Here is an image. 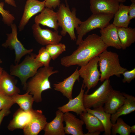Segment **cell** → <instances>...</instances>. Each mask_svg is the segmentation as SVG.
<instances>
[{"instance_id":"18","label":"cell","mask_w":135,"mask_h":135,"mask_svg":"<svg viewBox=\"0 0 135 135\" xmlns=\"http://www.w3.org/2000/svg\"><path fill=\"white\" fill-rule=\"evenodd\" d=\"M35 23L41 24L57 30L59 26L58 23L56 12L52 9L45 8L34 19Z\"/></svg>"},{"instance_id":"33","label":"cell","mask_w":135,"mask_h":135,"mask_svg":"<svg viewBox=\"0 0 135 135\" xmlns=\"http://www.w3.org/2000/svg\"><path fill=\"white\" fill-rule=\"evenodd\" d=\"M14 104L12 96L6 95L0 92V111L4 108H10Z\"/></svg>"},{"instance_id":"24","label":"cell","mask_w":135,"mask_h":135,"mask_svg":"<svg viewBox=\"0 0 135 135\" xmlns=\"http://www.w3.org/2000/svg\"><path fill=\"white\" fill-rule=\"evenodd\" d=\"M86 111L96 116L102 124L104 129V135L111 134V129L112 124L111 120V114L106 112L103 107L101 106L92 109L86 108Z\"/></svg>"},{"instance_id":"32","label":"cell","mask_w":135,"mask_h":135,"mask_svg":"<svg viewBox=\"0 0 135 135\" xmlns=\"http://www.w3.org/2000/svg\"><path fill=\"white\" fill-rule=\"evenodd\" d=\"M4 6L3 2H0V13L4 22L7 25L10 26L13 23L15 18L14 15L10 13L9 11L4 9Z\"/></svg>"},{"instance_id":"14","label":"cell","mask_w":135,"mask_h":135,"mask_svg":"<svg viewBox=\"0 0 135 135\" xmlns=\"http://www.w3.org/2000/svg\"><path fill=\"white\" fill-rule=\"evenodd\" d=\"M118 28L112 24H110L104 28L100 29V37L104 44L108 47H113L120 50L121 45L118 32Z\"/></svg>"},{"instance_id":"31","label":"cell","mask_w":135,"mask_h":135,"mask_svg":"<svg viewBox=\"0 0 135 135\" xmlns=\"http://www.w3.org/2000/svg\"><path fill=\"white\" fill-rule=\"evenodd\" d=\"M51 57L46 47H42L39 50L38 55H36L35 60L42 64L44 67L49 66Z\"/></svg>"},{"instance_id":"17","label":"cell","mask_w":135,"mask_h":135,"mask_svg":"<svg viewBox=\"0 0 135 135\" xmlns=\"http://www.w3.org/2000/svg\"><path fill=\"white\" fill-rule=\"evenodd\" d=\"M84 89L82 84L79 94L74 98L69 99L66 104L58 107V110L63 113L70 112H73L78 115H79L83 112H86L83 100Z\"/></svg>"},{"instance_id":"6","label":"cell","mask_w":135,"mask_h":135,"mask_svg":"<svg viewBox=\"0 0 135 135\" xmlns=\"http://www.w3.org/2000/svg\"><path fill=\"white\" fill-rule=\"evenodd\" d=\"M112 14H92L86 20L82 21L76 30L78 34L76 44L78 45L83 40V38L88 33L98 28L102 29L110 23L114 18Z\"/></svg>"},{"instance_id":"4","label":"cell","mask_w":135,"mask_h":135,"mask_svg":"<svg viewBox=\"0 0 135 135\" xmlns=\"http://www.w3.org/2000/svg\"><path fill=\"white\" fill-rule=\"evenodd\" d=\"M76 9L73 8L71 11L67 2L66 4H60L56 12L58 23L62 29L60 33L62 36H65L68 33L71 40L75 41L76 38L74 29L76 30L82 21L76 16Z\"/></svg>"},{"instance_id":"19","label":"cell","mask_w":135,"mask_h":135,"mask_svg":"<svg viewBox=\"0 0 135 135\" xmlns=\"http://www.w3.org/2000/svg\"><path fill=\"white\" fill-rule=\"evenodd\" d=\"M31 111L26 112L20 108L18 109L14 114L12 119L8 125V129L11 131L18 129L23 130L32 118Z\"/></svg>"},{"instance_id":"16","label":"cell","mask_w":135,"mask_h":135,"mask_svg":"<svg viewBox=\"0 0 135 135\" xmlns=\"http://www.w3.org/2000/svg\"><path fill=\"white\" fill-rule=\"evenodd\" d=\"M64 113L63 119L66 124L64 127L66 134L84 135L82 128L84 124L83 121L69 112Z\"/></svg>"},{"instance_id":"44","label":"cell","mask_w":135,"mask_h":135,"mask_svg":"<svg viewBox=\"0 0 135 135\" xmlns=\"http://www.w3.org/2000/svg\"><path fill=\"white\" fill-rule=\"evenodd\" d=\"M2 62V61L1 59H0V64Z\"/></svg>"},{"instance_id":"42","label":"cell","mask_w":135,"mask_h":135,"mask_svg":"<svg viewBox=\"0 0 135 135\" xmlns=\"http://www.w3.org/2000/svg\"><path fill=\"white\" fill-rule=\"evenodd\" d=\"M117 0L120 3H123L125 2L126 1V0Z\"/></svg>"},{"instance_id":"34","label":"cell","mask_w":135,"mask_h":135,"mask_svg":"<svg viewBox=\"0 0 135 135\" xmlns=\"http://www.w3.org/2000/svg\"><path fill=\"white\" fill-rule=\"evenodd\" d=\"M124 78L122 80V82L130 83L135 78V68L130 70H126L122 74Z\"/></svg>"},{"instance_id":"2","label":"cell","mask_w":135,"mask_h":135,"mask_svg":"<svg viewBox=\"0 0 135 135\" xmlns=\"http://www.w3.org/2000/svg\"><path fill=\"white\" fill-rule=\"evenodd\" d=\"M54 68L49 66H44L38 70L36 73L31 79L26 84L27 92L33 96L35 102H42V94L43 92L52 89L49 78L52 74L58 71L54 70Z\"/></svg>"},{"instance_id":"43","label":"cell","mask_w":135,"mask_h":135,"mask_svg":"<svg viewBox=\"0 0 135 135\" xmlns=\"http://www.w3.org/2000/svg\"><path fill=\"white\" fill-rule=\"evenodd\" d=\"M132 2H135V0H130Z\"/></svg>"},{"instance_id":"20","label":"cell","mask_w":135,"mask_h":135,"mask_svg":"<svg viewBox=\"0 0 135 135\" xmlns=\"http://www.w3.org/2000/svg\"><path fill=\"white\" fill-rule=\"evenodd\" d=\"M63 113L58 110L56 112V116L51 122H47L44 130V135H65L63 124Z\"/></svg>"},{"instance_id":"30","label":"cell","mask_w":135,"mask_h":135,"mask_svg":"<svg viewBox=\"0 0 135 135\" xmlns=\"http://www.w3.org/2000/svg\"><path fill=\"white\" fill-rule=\"evenodd\" d=\"M46 48L53 60H55L66 50L65 45L61 43L47 45Z\"/></svg>"},{"instance_id":"27","label":"cell","mask_w":135,"mask_h":135,"mask_svg":"<svg viewBox=\"0 0 135 135\" xmlns=\"http://www.w3.org/2000/svg\"><path fill=\"white\" fill-rule=\"evenodd\" d=\"M118 32L122 50H126L135 42V28H118Z\"/></svg>"},{"instance_id":"37","label":"cell","mask_w":135,"mask_h":135,"mask_svg":"<svg viewBox=\"0 0 135 135\" xmlns=\"http://www.w3.org/2000/svg\"><path fill=\"white\" fill-rule=\"evenodd\" d=\"M10 112V108H4L0 111V126L4 118L8 115Z\"/></svg>"},{"instance_id":"38","label":"cell","mask_w":135,"mask_h":135,"mask_svg":"<svg viewBox=\"0 0 135 135\" xmlns=\"http://www.w3.org/2000/svg\"><path fill=\"white\" fill-rule=\"evenodd\" d=\"M6 3L14 7L16 6L14 0H4Z\"/></svg>"},{"instance_id":"41","label":"cell","mask_w":135,"mask_h":135,"mask_svg":"<svg viewBox=\"0 0 135 135\" xmlns=\"http://www.w3.org/2000/svg\"><path fill=\"white\" fill-rule=\"evenodd\" d=\"M3 71V68L0 66V76Z\"/></svg>"},{"instance_id":"28","label":"cell","mask_w":135,"mask_h":135,"mask_svg":"<svg viewBox=\"0 0 135 135\" xmlns=\"http://www.w3.org/2000/svg\"><path fill=\"white\" fill-rule=\"evenodd\" d=\"M12 97L14 103L17 104L24 111L30 112L33 109L32 105L34 100L32 95L28 92L22 95L16 94Z\"/></svg>"},{"instance_id":"10","label":"cell","mask_w":135,"mask_h":135,"mask_svg":"<svg viewBox=\"0 0 135 135\" xmlns=\"http://www.w3.org/2000/svg\"><path fill=\"white\" fill-rule=\"evenodd\" d=\"M32 28L34 38L42 45L58 44L62 40V36L59 34L58 30L53 32L48 28H42L40 24L35 23Z\"/></svg>"},{"instance_id":"3","label":"cell","mask_w":135,"mask_h":135,"mask_svg":"<svg viewBox=\"0 0 135 135\" xmlns=\"http://www.w3.org/2000/svg\"><path fill=\"white\" fill-rule=\"evenodd\" d=\"M98 66L100 74V81L102 82L115 75L120 77L127 69L120 64L119 55L116 53L106 50L98 56Z\"/></svg>"},{"instance_id":"22","label":"cell","mask_w":135,"mask_h":135,"mask_svg":"<svg viewBox=\"0 0 135 135\" xmlns=\"http://www.w3.org/2000/svg\"><path fill=\"white\" fill-rule=\"evenodd\" d=\"M16 84L14 79L11 75L3 70L0 76V92L10 96L19 94L20 90Z\"/></svg>"},{"instance_id":"9","label":"cell","mask_w":135,"mask_h":135,"mask_svg":"<svg viewBox=\"0 0 135 135\" xmlns=\"http://www.w3.org/2000/svg\"><path fill=\"white\" fill-rule=\"evenodd\" d=\"M12 32L7 34V39L2 46L5 48H8L14 50L15 54V62L18 64L21 58L25 55L30 54L32 52V49H27L18 40L17 37V27L15 24L13 23L10 26Z\"/></svg>"},{"instance_id":"13","label":"cell","mask_w":135,"mask_h":135,"mask_svg":"<svg viewBox=\"0 0 135 135\" xmlns=\"http://www.w3.org/2000/svg\"><path fill=\"white\" fill-rule=\"evenodd\" d=\"M90 10L92 14H114L118 10L120 2L117 0H90Z\"/></svg>"},{"instance_id":"21","label":"cell","mask_w":135,"mask_h":135,"mask_svg":"<svg viewBox=\"0 0 135 135\" xmlns=\"http://www.w3.org/2000/svg\"><path fill=\"white\" fill-rule=\"evenodd\" d=\"M125 98L122 92L112 88L104 104V110L111 114L115 113L123 104Z\"/></svg>"},{"instance_id":"15","label":"cell","mask_w":135,"mask_h":135,"mask_svg":"<svg viewBox=\"0 0 135 135\" xmlns=\"http://www.w3.org/2000/svg\"><path fill=\"white\" fill-rule=\"evenodd\" d=\"M80 74L77 67L71 75L60 82L53 85L54 90L61 92L63 96L69 99L72 98V91L74 84L76 80H80Z\"/></svg>"},{"instance_id":"39","label":"cell","mask_w":135,"mask_h":135,"mask_svg":"<svg viewBox=\"0 0 135 135\" xmlns=\"http://www.w3.org/2000/svg\"><path fill=\"white\" fill-rule=\"evenodd\" d=\"M101 132H96L91 133H87L84 134V135H99L100 134Z\"/></svg>"},{"instance_id":"23","label":"cell","mask_w":135,"mask_h":135,"mask_svg":"<svg viewBox=\"0 0 135 135\" xmlns=\"http://www.w3.org/2000/svg\"><path fill=\"white\" fill-rule=\"evenodd\" d=\"M125 97L123 104L114 113L112 114L111 120L112 124L114 123L120 116L129 114L135 110V98L132 96L122 92Z\"/></svg>"},{"instance_id":"11","label":"cell","mask_w":135,"mask_h":135,"mask_svg":"<svg viewBox=\"0 0 135 135\" xmlns=\"http://www.w3.org/2000/svg\"><path fill=\"white\" fill-rule=\"evenodd\" d=\"M32 118L23 129L25 135H37L44 130L47 122L46 118L40 110H34L31 111Z\"/></svg>"},{"instance_id":"29","label":"cell","mask_w":135,"mask_h":135,"mask_svg":"<svg viewBox=\"0 0 135 135\" xmlns=\"http://www.w3.org/2000/svg\"><path fill=\"white\" fill-rule=\"evenodd\" d=\"M130 126L125 123L122 119L120 117L116 120V122L112 124L111 129V134L116 135H130L131 132Z\"/></svg>"},{"instance_id":"8","label":"cell","mask_w":135,"mask_h":135,"mask_svg":"<svg viewBox=\"0 0 135 135\" xmlns=\"http://www.w3.org/2000/svg\"><path fill=\"white\" fill-rule=\"evenodd\" d=\"M98 56L94 57L78 70L80 76L83 79V87L87 88L85 93L88 94L100 81V74L98 69Z\"/></svg>"},{"instance_id":"5","label":"cell","mask_w":135,"mask_h":135,"mask_svg":"<svg viewBox=\"0 0 135 135\" xmlns=\"http://www.w3.org/2000/svg\"><path fill=\"white\" fill-rule=\"evenodd\" d=\"M36 55L35 54L31 53L26 56L20 63L11 66L10 75L18 77L25 89L28 79L34 76L39 68L43 66L35 60Z\"/></svg>"},{"instance_id":"35","label":"cell","mask_w":135,"mask_h":135,"mask_svg":"<svg viewBox=\"0 0 135 135\" xmlns=\"http://www.w3.org/2000/svg\"><path fill=\"white\" fill-rule=\"evenodd\" d=\"M45 2V7L49 8L55 9L59 6L60 4V0H44Z\"/></svg>"},{"instance_id":"1","label":"cell","mask_w":135,"mask_h":135,"mask_svg":"<svg viewBox=\"0 0 135 135\" xmlns=\"http://www.w3.org/2000/svg\"><path fill=\"white\" fill-rule=\"evenodd\" d=\"M78 46L77 49L71 54L61 59L62 66L66 67L75 65L80 67L84 66L108 48L100 36L96 34L88 35Z\"/></svg>"},{"instance_id":"40","label":"cell","mask_w":135,"mask_h":135,"mask_svg":"<svg viewBox=\"0 0 135 135\" xmlns=\"http://www.w3.org/2000/svg\"><path fill=\"white\" fill-rule=\"evenodd\" d=\"M130 129L131 133L132 132L134 133H135V125H134L132 126H130Z\"/></svg>"},{"instance_id":"25","label":"cell","mask_w":135,"mask_h":135,"mask_svg":"<svg viewBox=\"0 0 135 135\" xmlns=\"http://www.w3.org/2000/svg\"><path fill=\"white\" fill-rule=\"evenodd\" d=\"M80 119L83 121L88 130V133L96 132H104L103 126L94 115L87 111L83 112L80 115Z\"/></svg>"},{"instance_id":"26","label":"cell","mask_w":135,"mask_h":135,"mask_svg":"<svg viewBox=\"0 0 135 135\" xmlns=\"http://www.w3.org/2000/svg\"><path fill=\"white\" fill-rule=\"evenodd\" d=\"M129 6L122 3L119 4L118 10L114 15L112 24L118 28L127 27L130 23L128 16Z\"/></svg>"},{"instance_id":"12","label":"cell","mask_w":135,"mask_h":135,"mask_svg":"<svg viewBox=\"0 0 135 135\" xmlns=\"http://www.w3.org/2000/svg\"><path fill=\"white\" fill-rule=\"evenodd\" d=\"M45 2L38 0H27L18 28L20 31L24 29L30 19L45 8Z\"/></svg>"},{"instance_id":"7","label":"cell","mask_w":135,"mask_h":135,"mask_svg":"<svg viewBox=\"0 0 135 135\" xmlns=\"http://www.w3.org/2000/svg\"><path fill=\"white\" fill-rule=\"evenodd\" d=\"M113 88L109 79L106 80L92 93L84 94L83 103L86 108H94L103 106L107 100Z\"/></svg>"},{"instance_id":"36","label":"cell","mask_w":135,"mask_h":135,"mask_svg":"<svg viewBox=\"0 0 135 135\" xmlns=\"http://www.w3.org/2000/svg\"><path fill=\"white\" fill-rule=\"evenodd\" d=\"M130 6L128 12V16L130 20L135 18V2H132Z\"/></svg>"}]
</instances>
